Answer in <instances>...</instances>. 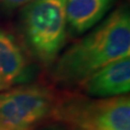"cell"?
Instances as JSON below:
<instances>
[{
  "label": "cell",
  "mask_w": 130,
  "mask_h": 130,
  "mask_svg": "<svg viewBox=\"0 0 130 130\" xmlns=\"http://www.w3.org/2000/svg\"><path fill=\"white\" fill-rule=\"evenodd\" d=\"M129 54V12L120 8L60 56L52 77L65 86L81 85L100 68Z\"/></svg>",
  "instance_id": "6da1fadb"
},
{
  "label": "cell",
  "mask_w": 130,
  "mask_h": 130,
  "mask_svg": "<svg viewBox=\"0 0 130 130\" xmlns=\"http://www.w3.org/2000/svg\"><path fill=\"white\" fill-rule=\"evenodd\" d=\"M65 0H32L25 6L21 27L26 44L40 62H54L66 40Z\"/></svg>",
  "instance_id": "7a4b0ae2"
},
{
  "label": "cell",
  "mask_w": 130,
  "mask_h": 130,
  "mask_svg": "<svg viewBox=\"0 0 130 130\" xmlns=\"http://www.w3.org/2000/svg\"><path fill=\"white\" fill-rule=\"evenodd\" d=\"M54 112L74 130H130V100L125 95L70 99L55 106Z\"/></svg>",
  "instance_id": "3957f363"
},
{
  "label": "cell",
  "mask_w": 130,
  "mask_h": 130,
  "mask_svg": "<svg viewBox=\"0 0 130 130\" xmlns=\"http://www.w3.org/2000/svg\"><path fill=\"white\" fill-rule=\"evenodd\" d=\"M54 95L37 85L0 93V130H31L55 108Z\"/></svg>",
  "instance_id": "277c9868"
},
{
  "label": "cell",
  "mask_w": 130,
  "mask_h": 130,
  "mask_svg": "<svg viewBox=\"0 0 130 130\" xmlns=\"http://www.w3.org/2000/svg\"><path fill=\"white\" fill-rule=\"evenodd\" d=\"M87 94L95 98H113L128 93L130 90L129 56L108 63L88 77L83 84Z\"/></svg>",
  "instance_id": "5b68a950"
},
{
  "label": "cell",
  "mask_w": 130,
  "mask_h": 130,
  "mask_svg": "<svg viewBox=\"0 0 130 130\" xmlns=\"http://www.w3.org/2000/svg\"><path fill=\"white\" fill-rule=\"evenodd\" d=\"M29 77V65L19 43L10 34L0 29V84L3 89L25 83Z\"/></svg>",
  "instance_id": "8992f818"
},
{
  "label": "cell",
  "mask_w": 130,
  "mask_h": 130,
  "mask_svg": "<svg viewBox=\"0 0 130 130\" xmlns=\"http://www.w3.org/2000/svg\"><path fill=\"white\" fill-rule=\"evenodd\" d=\"M115 0H65L66 24L75 34H84L104 18Z\"/></svg>",
  "instance_id": "52a82bcc"
},
{
  "label": "cell",
  "mask_w": 130,
  "mask_h": 130,
  "mask_svg": "<svg viewBox=\"0 0 130 130\" xmlns=\"http://www.w3.org/2000/svg\"><path fill=\"white\" fill-rule=\"evenodd\" d=\"M32 0H0V9L5 12H11L28 5Z\"/></svg>",
  "instance_id": "ba28073f"
},
{
  "label": "cell",
  "mask_w": 130,
  "mask_h": 130,
  "mask_svg": "<svg viewBox=\"0 0 130 130\" xmlns=\"http://www.w3.org/2000/svg\"><path fill=\"white\" fill-rule=\"evenodd\" d=\"M2 89H3V87H2V85L0 84V90H2Z\"/></svg>",
  "instance_id": "9c48e42d"
},
{
  "label": "cell",
  "mask_w": 130,
  "mask_h": 130,
  "mask_svg": "<svg viewBox=\"0 0 130 130\" xmlns=\"http://www.w3.org/2000/svg\"><path fill=\"white\" fill-rule=\"evenodd\" d=\"M46 130H60V129H46Z\"/></svg>",
  "instance_id": "30bf717a"
}]
</instances>
